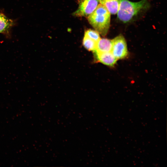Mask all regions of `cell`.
<instances>
[{
    "instance_id": "52a82bcc",
    "label": "cell",
    "mask_w": 167,
    "mask_h": 167,
    "mask_svg": "<svg viewBox=\"0 0 167 167\" xmlns=\"http://www.w3.org/2000/svg\"><path fill=\"white\" fill-rule=\"evenodd\" d=\"M112 47L111 40L106 38H100L97 42L96 49L93 52L99 53L111 52Z\"/></svg>"
},
{
    "instance_id": "ba28073f",
    "label": "cell",
    "mask_w": 167,
    "mask_h": 167,
    "mask_svg": "<svg viewBox=\"0 0 167 167\" xmlns=\"http://www.w3.org/2000/svg\"><path fill=\"white\" fill-rule=\"evenodd\" d=\"M13 24V21L0 13V33L7 32Z\"/></svg>"
},
{
    "instance_id": "8992f818",
    "label": "cell",
    "mask_w": 167,
    "mask_h": 167,
    "mask_svg": "<svg viewBox=\"0 0 167 167\" xmlns=\"http://www.w3.org/2000/svg\"><path fill=\"white\" fill-rule=\"evenodd\" d=\"M121 0H99V3L103 5L110 14L117 13Z\"/></svg>"
},
{
    "instance_id": "3957f363",
    "label": "cell",
    "mask_w": 167,
    "mask_h": 167,
    "mask_svg": "<svg viewBox=\"0 0 167 167\" xmlns=\"http://www.w3.org/2000/svg\"><path fill=\"white\" fill-rule=\"evenodd\" d=\"M112 47L111 52L117 59L126 57L128 54L127 44L124 36L120 34L111 40Z\"/></svg>"
},
{
    "instance_id": "5b68a950",
    "label": "cell",
    "mask_w": 167,
    "mask_h": 167,
    "mask_svg": "<svg viewBox=\"0 0 167 167\" xmlns=\"http://www.w3.org/2000/svg\"><path fill=\"white\" fill-rule=\"evenodd\" d=\"M93 53L95 61L108 66H113L117 60L111 52L100 53L93 52Z\"/></svg>"
},
{
    "instance_id": "277c9868",
    "label": "cell",
    "mask_w": 167,
    "mask_h": 167,
    "mask_svg": "<svg viewBox=\"0 0 167 167\" xmlns=\"http://www.w3.org/2000/svg\"><path fill=\"white\" fill-rule=\"evenodd\" d=\"M99 0H80L77 9L73 14L76 17H88L97 7Z\"/></svg>"
},
{
    "instance_id": "9c48e42d",
    "label": "cell",
    "mask_w": 167,
    "mask_h": 167,
    "mask_svg": "<svg viewBox=\"0 0 167 167\" xmlns=\"http://www.w3.org/2000/svg\"><path fill=\"white\" fill-rule=\"evenodd\" d=\"M97 42L84 35V37L82 44L84 47L88 50L94 51L96 49Z\"/></svg>"
},
{
    "instance_id": "30bf717a",
    "label": "cell",
    "mask_w": 167,
    "mask_h": 167,
    "mask_svg": "<svg viewBox=\"0 0 167 167\" xmlns=\"http://www.w3.org/2000/svg\"><path fill=\"white\" fill-rule=\"evenodd\" d=\"M84 35L97 42L101 38L99 33L96 30L88 29L85 32Z\"/></svg>"
},
{
    "instance_id": "7a4b0ae2",
    "label": "cell",
    "mask_w": 167,
    "mask_h": 167,
    "mask_svg": "<svg viewBox=\"0 0 167 167\" xmlns=\"http://www.w3.org/2000/svg\"><path fill=\"white\" fill-rule=\"evenodd\" d=\"M149 6L148 0L136 2L121 0L117 13L118 18L124 23L128 22L140 11L148 8Z\"/></svg>"
},
{
    "instance_id": "6da1fadb",
    "label": "cell",
    "mask_w": 167,
    "mask_h": 167,
    "mask_svg": "<svg viewBox=\"0 0 167 167\" xmlns=\"http://www.w3.org/2000/svg\"><path fill=\"white\" fill-rule=\"evenodd\" d=\"M90 24L102 36H106L109 28L110 14L100 4L94 11L87 17Z\"/></svg>"
}]
</instances>
